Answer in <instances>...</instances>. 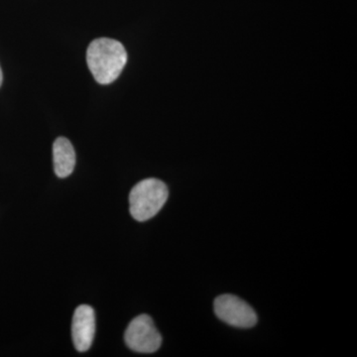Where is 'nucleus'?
Returning <instances> with one entry per match:
<instances>
[{
	"instance_id": "3",
	"label": "nucleus",
	"mask_w": 357,
	"mask_h": 357,
	"mask_svg": "<svg viewBox=\"0 0 357 357\" xmlns=\"http://www.w3.org/2000/svg\"><path fill=\"white\" fill-rule=\"evenodd\" d=\"M124 338L129 349L139 354H153L162 344L161 335L148 314H140L132 319Z\"/></svg>"
},
{
	"instance_id": "7",
	"label": "nucleus",
	"mask_w": 357,
	"mask_h": 357,
	"mask_svg": "<svg viewBox=\"0 0 357 357\" xmlns=\"http://www.w3.org/2000/svg\"><path fill=\"white\" fill-rule=\"evenodd\" d=\"M2 79H3V76H2V70L1 68H0V86H1L2 84Z\"/></svg>"
},
{
	"instance_id": "1",
	"label": "nucleus",
	"mask_w": 357,
	"mask_h": 357,
	"mask_svg": "<svg viewBox=\"0 0 357 357\" xmlns=\"http://www.w3.org/2000/svg\"><path fill=\"white\" fill-rule=\"evenodd\" d=\"M86 62L98 84H109L121 76L128 62V53L121 42L98 38L89 44Z\"/></svg>"
},
{
	"instance_id": "2",
	"label": "nucleus",
	"mask_w": 357,
	"mask_h": 357,
	"mask_svg": "<svg viewBox=\"0 0 357 357\" xmlns=\"http://www.w3.org/2000/svg\"><path fill=\"white\" fill-rule=\"evenodd\" d=\"M165 183L149 178L134 185L129 195L130 213L137 222H146L161 211L168 199Z\"/></svg>"
},
{
	"instance_id": "5",
	"label": "nucleus",
	"mask_w": 357,
	"mask_h": 357,
	"mask_svg": "<svg viewBox=\"0 0 357 357\" xmlns=\"http://www.w3.org/2000/svg\"><path fill=\"white\" fill-rule=\"evenodd\" d=\"M96 333V314L93 307L81 305L73 317V342L77 351L84 352L91 349Z\"/></svg>"
},
{
	"instance_id": "6",
	"label": "nucleus",
	"mask_w": 357,
	"mask_h": 357,
	"mask_svg": "<svg viewBox=\"0 0 357 357\" xmlns=\"http://www.w3.org/2000/svg\"><path fill=\"white\" fill-rule=\"evenodd\" d=\"M54 169L59 178L69 177L76 166V153L67 138L59 137L53 145Z\"/></svg>"
},
{
	"instance_id": "4",
	"label": "nucleus",
	"mask_w": 357,
	"mask_h": 357,
	"mask_svg": "<svg viewBox=\"0 0 357 357\" xmlns=\"http://www.w3.org/2000/svg\"><path fill=\"white\" fill-rule=\"evenodd\" d=\"M213 309L218 318L227 325L249 328L257 324V314L253 307L236 296L229 294L218 296Z\"/></svg>"
}]
</instances>
